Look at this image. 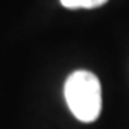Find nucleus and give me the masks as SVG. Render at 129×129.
Masks as SVG:
<instances>
[{"mask_svg": "<svg viewBox=\"0 0 129 129\" xmlns=\"http://www.w3.org/2000/svg\"><path fill=\"white\" fill-rule=\"evenodd\" d=\"M107 0H61L62 6L69 8V10H92V8H98L104 5Z\"/></svg>", "mask_w": 129, "mask_h": 129, "instance_id": "f03ea898", "label": "nucleus"}, {"mask_svg": "<svg viewBox=\"0 0 129 129\" xmlns=\"http://www.w3.org/2000/svg\"><path fill=\"white\" fill-rule=\"evenodd\" d=\"M64 96L70 112L82 123H92L101 114V84L92 72L76 70L64 84Z\"/></svg>", "mask_w": 129, "mask_h": 129, "instance_id": "f257e3e1", "label": "nucleus"}]
</instances>
